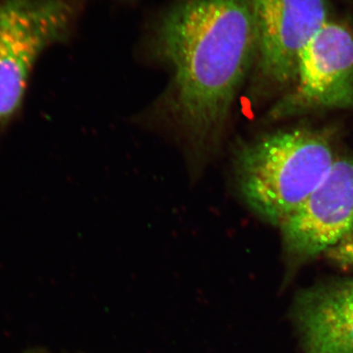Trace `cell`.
<instances>
[{
  "label": "cell",
  "mask_w": 353,
  "mask_h": 353,
  "mask_svg": "<svg viewBox=\"0 0 353 353\" xmlns=\"http://www.w3.org/2000/svg\"><path fill=\"white\" fill-rule=\"evenodd\" d=\"M287 252L308 259L353 234V159L336 158L312 194L280 226Z\"/></svg>",
  "instance_id": "8992f818"
},
{
  "label": "cell",
  "mask_w": 353,
  "mask_h": 353,
  "mask_svg": "<svg viewBox=\"0 0 353 353\" xmlns=\"http://www.w3.org/2000/svg\"><path fill=\"white\" fill-rule=\"evenodd\" d=\"M334 160L328 137L296 128L267 134L240 148L234 175L248 208L280 227L322 182Z\"/></svg>",
  "instance_id": "7a4b0ae2"
},
{
  "label": "cell",
  "mask_w": 353,
  "mask_h": 353,
  "mask_svg": "<svg viewBox=\"0 0 353 353\" xmlns=\"http://www.w3.org/2000/svg\"><path fill=\"white\" fill-rule=\"evenodd\" d=\"M25 353H43V352H39V350H29V352H27Z\"/></svg>",
  "instance_id": "ba28073f"
},
{
  "label": "cell",
  "mask_w": 353,
  "mask_h": 353,
  "mask_svg": "<svg viewBox=\"0 0 353 353\" xmlns=\"http://www.w3.org/2000/svg\"><path fill=\"white\" fill-rule=\"evenodd\" d=\"M254 17L260 78L294 83L301 52L330 21L326 0H254Z\"/></svg>",
  "instance_id": "5b68a950"
},
{
  "label": "cell",
  "mask_w": 353,
  "mask_h": 353,
  "mask_svg": "<svg viewBox=\"0 0 353 353\" xmlns=\"http://www.w3.org/2000/svg\"><path fill=\"white\" fill-rule=\"evenodd\" d=\"M72 0H0V129L17 115L44 51L69 38Z\"/></svg>",
  "instance_id": "3957f363"
},
{
  "label": "cell",
  "mask_w": 353,
  "mask_h": 353,
  "mask_svg": "<svg viewBox=\"0 0 353 353\" xmlns=\"http://www.w3.org/2000/svg\"><path fill=\"white\" fill-rule=\"evenodd\" d=\"M294 318L303 353H353V279L303 292Z\"/></svg>",
  "instance_id": "52a82bcc"
},
{
  "label": "cell",
  "mask_w": 353,
  "mask_h": 353,
  "mask_svg": "<svg viewBox=\"0 0 353 353\" xmlns=\"http://www.w3.org/2000/svg\"><path fill=\"white\" fill-rule=\"evenodd\" d=\"M294 83L292 92L272 109V117L352 106V30L329 21L301 52Z\"/></svg>",
  "instance_id": "277c9868"
},
{
  "label": "cell",
  "mask_w": 353,
  "mask_h": 353,
  "mask_svg": "<svg viewBox=\"0 0 353 353\" xmlns=\"http://www.w3.org/2000/svg\"><path fill=\"white\" fill-rule=\"evenodd\" d=\"M155 50L172 72L162 108L190 157L204 162L256 61L254 0H182L158 25Z\"/></svg>",
  "instance_id": "6da1fadb"
}]
</instances>
